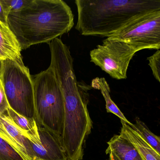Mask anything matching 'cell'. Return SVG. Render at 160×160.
I'll use <instances>...</instances> for the list:
<instances>
[{
	"mask_svg": "<svg viewBox=\"0 0 160 160\" xmlns=\"http://www.w3.org/2000/svg\"><path fill=\"white\" fill-rule=\"evenodd\" d=\"M130 126L140 134L148 145L160 155V137L151 132L146 125L139 118H136L135 124H132Z\"/></svg>",
	"mask_w": 160,
	"mask_h": 160,
	"instance_id": "9a60e30c",
	"label": "cell"
},
{
	"mask_svg": "<svg viewBox=\"0 0 160 160\" xmlns=\"http://www.w3.org/2000/svg\"><path fill=\"white\" fill-rule=\"evenodd\" d=\"M153 75L160 83V49L147 58Z\"/></svg>",
	"mask_w": 160,
	"mask_h": 160,
	"instance_id": "ac0fdd59",
	"label": "cell"
},
{
	"mask_svg": "<svg viewBox=\"0 0 160 160\" xmlns=\"http://www.w3.org/2000/svg\"><path fill=\"white\" fill-rule=\"evenodd\" d=\"M109 158H108V159L106 160H119L115 155H114L112 153H110V154H109Z\"/></svg>",
	"mask_w": 160,
	"mask_h": 160,
	"instance_id": "44dd1931",
	"label": "cell"
},
{
	"mask_svg": "<svg viewBox=\"0 0 160 160\" xmlns=\"http://www.w3.org/2000/svg\"><path fill=\"white\" fill-rule=\"evenodd\" d=\"M9 107V104L7 99L3 86L0 79V115L6 112Z\"/></svg>",
	"mask_w": 160,
	"mask_h": 160,
	"instance_id": "d6986e66",
	"label": "cell"
},
{
	"mask_svg": "<svg viewBox=\"0 0 160 160\" xmlns=\"http://www.w3.org/2000/svg\"><path fill=\"white\" fill-rule=\"evenodd\" d=\"M137 52L127 42L107 38L90 52V61L113 79L124 80Z\"/></svg>",
	"mask_w": 160,
	"mask_h": 160,
	"instance_id": "52a82bcc",
	"label": "cell"
},
{
	"mask_svg": "<svg viewBox=\"0 0 160 160\" xmlns=\"http://www.w3.org/2000/svg\"><path fill=\"white\" fill-rule=\"evenodd\" d=\"M0 79L9 107L21 115L35 119L32 79L22 60H2Z\"/></svg>",
	"mask_w": 160,
	"mask_h": 160,
	"instance_id": "5b68a950",
	"label": "cell"
},
{
	"mask_svg": "<svg viewBox=\"0 0 160 160\" xmlns=\"http://www.w3.org/2000/svg\"><path fill=\"white\" fill-rule=\"evenodd\" d=\"M41 144L31 142L38 160H68L60 142L49 132L38 127Z\"/></svg>",
	"mask_w": 160,
	"mask_h": 160,
	"instance_id": "9c48e42d",
	"label": "cell"
},
{
	"mask_svg": "<svg viewBox=\"0 0 160 160\" xmlns=\"http://www.w3.org/2000/svg\"><path fill=\"white\" fill-rule=\"evenodd\" d=\"M52 70L64 100L62 147L68 160H82L86 140L92 129L87 107V94L78 84L72 61L58 62L53 65Z\"/></svg>",
	"mask_w": 160,
	"mask_h": 160,
	"instance_id": "7a4b0ae2",
	"label": "cell"
},
{
	"mask_svg": "<svg viewBox=\"0 0 160 160\" xmlns=\"http://www.w3.org/2000/svg\"><path fill=\"white\" fill-rule=\"evenodd\" d=\"M21 48L8 24L0 20V60H22Z\"/></svg>",
	"mask_w": 160,
	"mask_h": 160,
	"instance_id": "30bf717a",
	"label": "cell"
},
{
	"mask_svg": "<svg viewBox=\"0 0 160 160\" xmlns=\"http://www.w3.org/2000/svg\"><path fill=\"white\" fill-rule=\"evenodd\" d=\"M108 38L127 42L136 52L160 50V8L137 15Z\"/></svg>",
	"mask_w": 160,
	"mask_h": 160,
	"instance_id": "8992f818",
	"label": "cell"
},
{
	"mask_svg": "<svg viewBox=\"0 0 160 160\" xmlns=\"http://www.w3.org/2000/svg\"><path fill=\"white\" fill-rule=\"evenodd\" d=\"M81 34L108 38L137 15L160 8V0H76Z\"/></svg>",
	"mask_w": 160,
	"mask_h": 160,
	"instance_id": "3957f363",
	"label": "cell"
},
{
	"mask_svg": "<svg viewBox=\"0 0 160 160\" xmlns=\"http://www.w3.org/2000/svg\"><path fill=\"white\" fill-rule=\"evenodd\" d=\"M91 86L94 89L100 91L105 100V106L107 113H111L115 115L120 118V120L124 121L130 126L132 125V123L130 122L126 118L119 108L111 99L110 86L105 78H96L93 79L91 82Z\"/></svg>",
	"mask_w": 160,
	"mask_h": 160,
	"instance_id": "5bb4252c",
	"label": "cell"
},
{
	"mask_svg": "<svg viewBox=\"0 0 160 160\" xmlns=\"http://www.w3.org/2000/svg\"><path fill=\"white\" fill-rule=\"evenodd\" d=\"M74 20L71 8L62 0H31L21 10L9 13L7 22L22 50L48 44L67 34Z\"/></svg>",
	"mask_w": 160,
	"mask_h": 160,
	"instance_id": "6da1fadb",
	"label": "cell"
},
{
	"mask_svg": "<svg viewBox=\"0 0 160 160\" xmlns=\"http://www.w3.org/2000/svg\"><path fill=\"white\" fill-rule=\"evenodd\" d=\"M0 20L6 24H8L7 18L5 15L3 9L2 7L1 3H0Z\"/></svg>",
	"mask_w": 160,
	"mask_h": 160,
	"instance_id": "ffe728a7",
	"label": "cell"
},
{
	"mask_svg": "<svg viewBox=\"0 0 160 160\" xmlns=\"http://www.w3.org/2000/svg\"></svg>",
	"mask_w": 160,
	"mask_h": 160,
	"instance_id": "603a6c76",
	"label": "cell"
},
{
	"mask_svg": "<svg viewBox=\"0 0 160 160\" xmlns=\"http://www.w3.org/2000/svg\"><path fill=\"white\" fill-rule=\"evenodd\" d=\"M106 155L112 153L119 160H144L135 147L121 135H115L107 142Z\"/></svg>",
	"mask_w": 160,
	"mask_h": 160,
	"instance_id": "8fae6325",
	"label": "cell"
},
{
	"mask_svg": "<svg viewBox=\"0 0 160 160\" xmlns=\"http://www.w3.org/2000/svg\"><path fill=\"white\" fill-rule=\"evenodd\" d=\"M35 120L38 126L49 132L62 146L64 122V100L51 67L32 76Z\"/></svg>",
	"mask_w": 160,
	"mask_h": 160,
	"instance_id": "277c9868",
	"label": "cell"
},
{
	"mask_svg": "<svg viewBox=\"0 0 160 160\" xmlns=\"http://www.w3.org/2000/svg\"><path fill=\"white\" fill-rule=\"evenodd\" d=\"M120 135L133 145L144 160H160V155L148 145L140 134L128 124L121 120Z\"/></svg>",
	"mask_w": 160,
	"mask_h": 160,
	"instance_id": "7c38bea8",
	"label": "cell"
},
{
	"mask_svg": "<svg viewBox=\"0 0 160 160\" xmlns=\"http://www.w3.org/2000/svg\"><path fill=\"white\" fill-rule=\"evenodd\" d=\"M2 60H0V72H1V68H2Z\"/></svg>",
	"mask_w": 160,
	"mask_h": 160,
	"instance_id": "7402d4cb",
	"label": "cell"
},
{
	"mask_svg": "<svg viewBox=\"0 0 160 160\" xmlns=\"http://www.w3.org/2000/svg\"><path fill=\"white\" fill-rule=\"evenodd\" d=\"M0 160H23L21 156L1 136Z\"/></svg>",
	"mask_w": 160,
	"mask_h": 160,
	"instance_id": "e0dca14e",
	"label": "cell"
},
{
	"mask_svg": "<svg viewBox=\"0 0 160 160\" xmlns=\"http://www.w3.org/2000/svg\"><path fill=\"white\" fill-rule=\"evenodd\" d=\"M7 114L14 123L20 129L24 136L33 144H41L38 126L35 120L21 115L9 107Z\"/></svg>",
	"mask_w": 160,
	"mask_h": 160,
	"instance_id": "4fadbf2b",
	"label": "cell"
},
{
	"mask_svg": "<svg viewBox=\"0 0 160 160\" xmlns=\"http://www.w3.org/2000/svg\"><path fill=\"white\" fill-rule=\"evenodd\" d=\"M0 136L23 160H38L31 142L24 136L7 112L0 115Z\"/></svg>",
	"mask_w": 160,
	"mask_h": 160,
	"instance_id": "ba28073f",
	"label": "cell"
},
{
	"mask_svg": "<svg viewBox=\"0 0 160 160\" xmlns=\"http://www.w3.org/2000/svg\"><path fill=\"white\" fill-rule=\"evenodd\" d=\"M31 2V0H0L7 18L9 13L21 10Z\"/></svg>",
	"mask_w": 160,
	"mask_h": 160,
	"instance_id": "2e32d148",
	"label": "cell"
}]
</instances>
